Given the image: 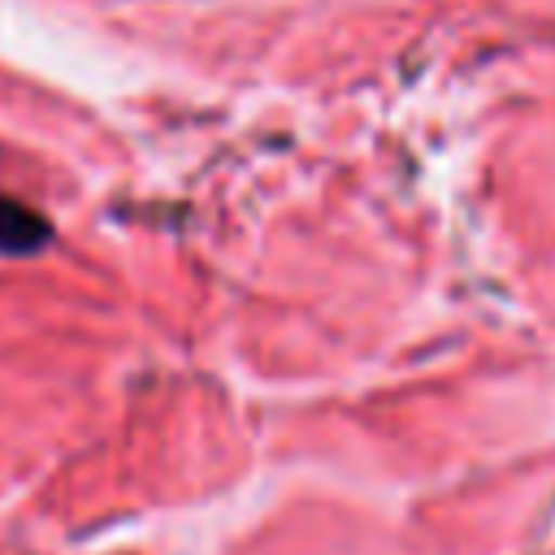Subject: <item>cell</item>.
Returning <instances> with one entry per match:
<instances>
[{"instance_id":"6da1fadb","label":"cell","mask_w":555,"mask_h":555,"mask_svg":"<svg viewBox=\"0 0 555 555\" xmlns=\"http://www.w3.org/2000/svg\"><path fill=\"white\" fill-rule=\"evenodd\" d=\"M48 238H52V225L35 208L0 195V256H35L48 247Z\"/></svg>"}]
</instances>
